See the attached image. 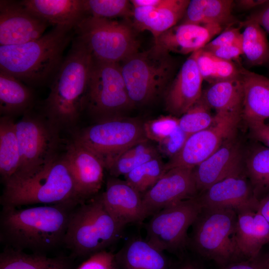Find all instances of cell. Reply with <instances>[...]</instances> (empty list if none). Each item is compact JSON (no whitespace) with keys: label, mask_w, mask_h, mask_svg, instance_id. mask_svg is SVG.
Masks as SVG:
<instances>
[{"label":"cell","mask_w":269,"mask_h":269,"mask_svg":"<svg viewBox=\"0 0 269 269\" xmlns=\"http://www.w3.org/2000/svg\"><path fill=\"white\" fill-rule=\"evenodd\" d=\"M207 51L220 59L229 61H237L238 64H240V58L241 56L243 55L241 38L234 43L219 47Z\"/></svg>","instance_id":"44"},{"label":"cell","mask_w":269,"mask_h":269,"mask_svg":"<svg viewBox=\"0 0 269 269\" xmlns=\"http://www.w3.org/2000/svg\"><path fill=\"white\" fill-rule=\"evenodd\" d=\"M111 269H119L118 267V265L116 263V262H115L114 265H113L112 268Z\"/></svg>","instance_id":"51"},{"label":"cell","mask_w":269,"mask_h":269,"mask_svg":"<svg viewBox=\"0 0 269 269\" xmlns=\"http://www.w3.org/2000/svg\"><path fill=\"white\" fill-rule=\"evenodd\" d=\"M122 229L107 210L100 194L71 211L63 243L76 256H91L113 244Z\"/></svg>","instance_id":"5"},{"label":"cell","mask_w":269,"mask_h":269,"mask_svg":"<svg viewBox=\"0 0 269 269\" xmlns=\"http://www.w3.org/2000/svg\"><path fill=\"white\" fill-rule=\"evenodd\" d=\"M129 97L135 105L153 101L170 84L176 62L170 53L153 46L137 52L120 65Z\"/></svg>","instance_id":"6"},{"label":"cell","mask_w":269,"mask_h":269,"mask_svg":"<svg viewBox=\"0 0 269 269\" xmlns=\"http://www.w3.org/2000/svg\"><path fill=\"white\" fill-rule=\"evenodd\" d=\"M74 208L58 205L26 208L2 206L0 240L6 247L42 253L63 241L71 211Z\"/></svg>","instance_id":"1"},{"label":"cell","mask_w":269,"mask_h":269,"mask_svg":"<svg viewBox=\"0 0 269 269\" xmlns=\"http://www.w3.org/2000/svg\"><path fill=\"white\" fill-rule=\"evenodd\" d=\"M176 269H200L198 267L192 265V264H186L179 267V268Z\"/></svg>","instance_id":"50"},{"label":"cell","mask_w":269,"mask_h":269,"mask_svg":"<svg viewBox=\"0 0 269 269\" xmlns=\"http://www.w3.org/2000/svg\"><path fill=\"white\" fill-rule=\"evenodd\" d=\"M74 138L97 153L102 159L148 139L144 123L125 116L97 121L79 132Z\"/></svg>","instance_id":"12"},{"label":"cell","mask_w":269,"mask_h":269,"mask_svg":"<svg viewBox=\"0 0 269 269\" xmlns=\"http://www.w3.org/2000/svg\"><path fill=\"white\" fill-rule=\"evenodd\" d=\"M178 125L179 119L170 115L144 123V129L148 139L158 143L172 133Z\"/></svg>","instance_id":"39"},{"label":"cell","mask_w":269,"mask_h":269,"mask_svg":"<svg viewBox=\"0 0 269 269\" xmlns=\"http://www.w3.org/2000/svg\"><path fill=\"white\" fill-rule=\"evenodd\" d=\"M189 0H162L152 7H133V26L151 33L154 39L182 19Z\"/></svg>","instance_id":"23"},{"label":"cell","mask_w":269,"mask_h":269,"mask_svg":"<svg viewBox=\"0 0 269 269\" xmlns=\"http://www.w3.org/2000/svg\"><path fill=\"white\" fill-rule=\"evenodd\" d=\"M0 269H71V267L62 256L49 257L5 247L0 254Z\"/></svg>","instance_id":"31"},{"label":"cell","mask_w":269,"mask_h":269,"mask_svg":"<svg viewBox=\"0 0 269 269\" xmlns=\"http://www.w3.org/2000/svg\"><path fill=\"white\" fill-rule=\"evenodd\" d=\"M20 152L13 118H0V175L4 183L16 172L20 164Z\"/></svg>","instance_id":"32"},{"label":"cell","mask_w":269,"mask_h":269,"mask_svg":"<svg viewBox=\"0 0 269 269\" xmlns=\"http://www.w3.org/2000/svg\"><path fill=\"white\" fill-rule=\"evenodd\" d=\"M202 209L197 197L155 213L146 225V241L161 252L182 250L188 242L187 231Z\"/></svg>","instance_id":"11"},{"label":"cell","mask_w":269,"mask_h":269,"mask_svg":"<svg viewBox=\"0 0 269 269\" xmlns=\"http://www.w3.org/2000/svg\"><path fill=\"white\" fill-rule=\"evenodd\" d=\"M197 51L183 63L165 92L166 110L177 118L184 114L202 95L203 79L196 62Z\"/></svg>","instance_id":"19"},{"label":"cell","mask_w":269,"mask_h":269,"mask_svg":"<svg viewBox=\"0 0 269 269\" xmlns=\"http://www.w3.org/2000/svg\"><path fill=\"white\" fill-rule=\"evenodd\" d=\"M74 34L71 28L56 26L37 39L19 45L0 46V70L30 87L51 83Z\"/></svg>","instance_id":"2"},{"label":"cell","mask_w":269,"mask_h":269,"mask_svg":"<svg viewBox=\"0 0 269 269\" xmlns=\"http://www.w3.org/2000/svg\"><path fill=\"white\" fill-rule=\"evenodd\" d=\"M189 136L178 125L172 133L158 142V150L170 159L181 150Z\"/></svg>","instance_id":"40"},{"label":"cell","mask_w":269,"mask_h":269,"mask_svg":"<svg viewBox=\"0 0 269 269\" xmlns=\"http://www.w3.org/2000/svg\"><path fill=\"white\" fill-rule=\"evenodd\" d=\"M34 95L30 87L0 70V114L13 118L32 110Z\"/></svg>","instance_id":"26"},{"label":"cell","mask_w":269,"mask_h":269,"mask_svg":"<svg viewBox=\"0 0 269 269\" xmlns=\"http://www.w3.org/2000/svg\"><path fill=\"white\" fill-rule=\"evenodd\" d=\"M49 24L20 2L0 0V46L28 42L42 36Z\"/></svg>","instance_id":"17"},{"label":"cell","mask_w":269,"mask_h":269,"mask_svg":"<svg viewBox=\"0 0 269 269\" xmlns=\"http://www.w3.org/2000/svg\"><path fill=\"white\" fill-rule=\"evenodd\" d=\"M223 29L219 24L179 23L154 39V45L168 53L188 54L203 49Z\"/></svg>","instance_id":"21"},{"label":"cell","mask_w":269,"mask_h":269,"mask_svg":"<svg viewBox=\"0 0 269 269\" xmlns=\"http://www.w3.org/2000/svg\"><path fill=\"white\" fill-rule=\"evenodd\" d=\"M235 243L241 260L254 258L269 243V223L257 210L245 208L236 211Z\"/></svg>","instance_id":"22"},{"label":"cell","mask_w":269,"mask_h":269,"mask_svg":"<svg viewBox=\"0 0 269 269\" xmlns=\"http://www.w3.org/2000/svg\"><path fill=\"white\" fill-rule=\"evenodd\" d=\"M193 168L170 169L143 193L142 202L145 218L166 207L198 195Z\"/></svg>","instance_id":"14"},{"label":"cell","mask_w":269,"mask_h":269,"mask_svg":"<svg viewBox=\"0 0 269 269\" xmlns=\"http://www.w3.org/2000/svg\"><path fill=\"white\" fill-rule=\"evenodd\" d=\"M30 11L54 26L73 30L88 14L84 0H22Z\"/></svg>","instance_id":"24"},{"label":"cell","mask_w":269,"mask_h":269,"mask_svg":"<svg viewBox=\"0 0 269 269\" xmlns=\"http://www.w3.org/2000/svg\"><path fill=\"white\" fill-rule=\"evenodd\" d=\"M241 113L216 114L208 128L190 135L181 150L165 163V172L175 167L194 168L237 134Z\"/></svg>","instance_id":"13"},{"label":"cell","mask_w":269,"mask_h":269,"mask_svg":"<svg viewBox=\"0 0 269 269\" xmlns=\"http://www.w3.org/2000/svg\"><path fill=\"white\" fill-rule=\"evenodd\" d=\"M84 201L95 196L101 188L105 169L101 157L74 138L62 156Z\"/></svg>","instance_id":"15"},{"label":"cell","mask_w":269,"mask_h":269,"mask_svg":"<svg viewBox=\"0 0 269 269\" xmlns=\"http://www.w3.org/2000/svg\"><path fill=\"white\" fill-rule=\"evenodd\" d=\"M134 28L126 22L88 15L74 30L93 59L119 63L138 51Z\"/></svg>","instance_id":"8"},{"label":"cell","mask_w":269,"mask_h":269,"mask_svg":"<svg viewBox=\"0 0 269 269\" xmlns=\"http://www.w3.org/2000/svg\"><path fill=\"white\" fill-rule=\"evenodd\" d=\"M250 134L256 142L269 148V124L266 122L252 121L246 123Z\"/></svg>","instance_id":"45"},{"label":"cell","mask_w":269,"mask_h":269,"mask_svg":"<svg viewBox=\"0 0 269 269\" xmlns=\"http://www.w3.org/2000/svg\"><path fill=\"white\" fill-rule=\"evenodd\" d=\"M211 109L201 96L179 119V127L189 135L208 128L215 122Z\"/></svg>","instance_id":"37"},{"label":"cell","mask_w":269,"mask_h":269,"mask_svg":"<svg viewBox=\"0 0 269 269\" xmlns=\"http://www.w3.org/2000/svg\"><path fill=\"white\" fill-rule=\"evenodd\" d=\"M246 20L257 22L269 34V0L256 8Z\"/></svg>","instance_id":"46"},{"label":"cell","mask_w":269,"mask_h":269,"mask_svg":"<svg viewBox=\"0 0 269 269\" xmlns=\"http://www.w3.org/2000/svg\"><path fill=\"white\" fill-rule=\"evenodd\" d=\"M162 0H131L133 7H152L160 4Z\"/></svg>","instance_id":"49"},{"label":"cell","mask_w":269,"mask_h":269,"mask_svg":"<svg viewBox=\"0 0 269 269\" xmlns=\"http://www.w3.org/2000/svg\"><path fill=\"white\" fill-rule=\"evenodd\" d=\"M236 210L202 208L192 225L190 243L200 256L220 267L241 260L235 243Z\"/></svg>","instance_id":"7"},{"label":"cell","mask_w":269,"mask_h":269,"mask_svg":"<svg viewBox=\"0 0 269 269\" xmlns=\"http://www.w3.org/2000/svg\"><path fill=\"white\" fill-rule=\"evenodd\" d=\"M15 128L20 159L10 178L29 176L58 156L61 130L43 113L26 112L15 123Z\"/></svg>","instance_id":"9"},{"label":"cell","mask_w":269,"mask_h":269,"mask_svg":"<svg viewBox=\"0 0 269 269\" xmlns=\"http://www.w3.org/2000/svg\"><path fill=\"white\" fill-rule=\"evenodd\" d=\"M245 151L237 134L193 168L198 193L244 168Z\"/></svg>","instance_id":"18"},{"label":"cell","mask_w":269,"mask_h":269,"mask_svg":"<svg viewBox=\"0 0 269 269\" xmlns=\"http://www.w3.org/2000/svg\"><path fill=\"white\" fill-rule=\"evenodd\" d=\"M244 168L259 201L269 193V148L257 142L245 151Z\"/></svg>","instance_id":"33"},{"label":"cell","mask_w":269,"mask_h":269,"mask_svg":"<svg viewBox=\"0 0 269 269\" xmlns=\"http://www.w3.org/2000/svg\"><path fill=\"white\" fill-rule=\"evenodd\" d=\"M93 57L76 37L52 82L43 114L60 130L74 126L86 108Z\"/></svg>","instance_id":"3"},{"label":"cell","mask_w":269,"mask_h":269,"mask_svg":"<svg viewBox=\"0 0 269 269\" xmlns=\"http://www.w3.org/2000/svg\"><path fill=\"white\" fill-rule=\"evenodd\" d=\"M115 262V255L105 250L90 256L77 269H111Z\"/></svg>","instance_id":"42"},{"label":"cell","mask_w":269,"mask_h":269,"mask_svg":"<svg viewBox=\"0 0 269 269\" xmlns=\"http://www.w3.org/2000/svg\"><path fill=\"white\" fill-rule=\"evenodd\" d=\"M266 121H268V123L269 124V119H268V120H267V121H266L265 122H266Z\"/></svg>","instance_id":"53"},{"label":"cell","mask_w":269,"mask_h":269,"mask_svg":"<svg viewBox=\"0 0 269 269\" xmlns=\"http://www.w3.org/2000/svg\"><path fill=\"white\" fill-rule=\"evenodd\" d=\"M134 106L119 63L93 58L86 108L90 113L99 121L124 116Z\"/></svg>","instance_id":"10"},{"label":"cell","mask_w":269,"mask_h":269,"mask_svg":"<svg viewBox=\"0 0 269 269\" xmlns=\"http://www.w3.org/2000/svg\"><path fill=\"white\" fill-rule=\"evenodd\" d=\"M202 96L216 114L241 113L244 98L241 77L210 84Z\"/></svg>","instance_id":"29"},{"label":"cell","mask_w":269,"mask_h":269,"mask_svg":"<svg viewBox=\"0 0 269 269\" xmlns=\"http://www.w3.org/2000/svg\"><path fill=\"white\" fill-rule=\"evenodd\" d=\"M234 1L191 0L180 23L231 25Z\"/></svg>","instance_id":"27"},{"label":"cell","mask_w":269,"mask_h":269,"mask_svg":"<svg viewBox=\"0 0 269 269\" xmlns=\"http://www.w3.org/2000/svg\"><path fill=\"white\" fill-rule=\"evenodd\" d=\"M4 184L2 206L58 205L75 208L84 202L62 156H58L40 170L24 178H10Z\"/></svg>","instance_id":"4"},{"label":"cell","mask_w":269,"mask_h":269,"mask_svg":"<svg viewBox=\"0 0 269 269\" xmlns=\"http://www.w3.org/2000/svg\"><path fill=\"white\" fill-rule=\"evenodd\" d=\"M165 173V163L159 156L138 166L124 176L125 180L141 194L153 186Z\"/></svg>","instance_id":"36"},{"label":"cell","mask_w":269,"mask_h":269,"mask_svg":"<svg viewBox=\"0 0 269 269\" xmlns=\"http://www.w3.org/2000/svg\"><path fill=\"white\" fill-rule=\"evenodd\" d=\"M115 257L123 269H168L162 252L146 240L130 241Z\"/></svg>","instance_id":"28"},{"label":"cell","mask_w":269,"mask_h":269,"mask_svg":"<svg viewBox=\"0 0 269 269\" xmlns=\"http://www.w3.org/2000/svg\"><path fill=\"white\" fill-rule=\"evenodd\" d=\"M197 197L202 208L258 210L259 201L245 168L214 183Z\"/></svg>","instance_id":"16"},{"label":"cell","mask_w":269,"mask_h":269,"mask_svg":"<svg viewBox=\"0 0 269 269\" xmlns=\"http://www.w3.org/2000/svg\"><path fill=\"white\" fill-rule=\"evenodd\" d=\"M101 195L107 210L123 228L145 219L141 194L125 180L110 176Z\"/></svg>","instance_id":"20"},{"label":"cell","mask_w":269,"mask_h":269,"mask_svg":"<svg viewBox=\"0 0 269 269\" xmlns=\"http://www.w3.org/2000/svg\"><path fill=\"white\" fill-rule=\"evenodd\" d=\"M229 25L215 38L211 40L202 49L209 51L216 48L231 44L237 42L241 38L240 25L235 27Z\"/></svg>","instance_id":"41"},{"label":"cell","mask_w":269,"mask_h":269,"mask_svg":"<svg viewBox=\"0 0 269 269\" xmlns=\"http://www.w3.org/2000/svg\"><path fill=\"white\" fill-rule=\"evenodd\" d=\"M243 55L250 66L267 64L269 61V42L267 32L257 22L246 20L240 24Z\"/></svg>","instance_id":"34"},{"label":"cell","mask_w":269,"mask_h":269,"mask_svg":"<svg viewBox=\"0 0 269 269\" xmlns=\"http://www.w3.org/2000/svg\"><path fill=\"white\" fill-rule=\"evenodd\" d=\"M196 62L203 80L210 84L240 76L241 64L220 59L202 49L197 51Z\"/></svg>","instance_id":"35"},{"label":"cell","mask_w":269,"mask_h":269,"mask_svg":"<svg viewBox=\"0 0 269 269\" xmlns=\"http://www.w3.org/2000/svg\"><path fill=\"white\" fill-rule=\"evenodd\" d=\"M268 0H238L234 1L238 8L248 10L257 8L266 2Z\"/></svg>","instance_id":"47"},{"label":"cell","mask_w":269,"mask_h":269,"mask_svg":"<svg viewBox=\"0 0 269 269\" xmlns=\"http://www.w3.org/2000/svg\"><path fill=\"white\" fill-rule=\"evenodd\" d=\"M243 85L242 118L245 122L269 119V78L240 67Z\"/></svg>","instance_id":"25"},{"label":"cell","mask_w":269,"mask_h":269,"mask_svg":"<svg viewBox=\"0 0 269 269\" xmlns=\"http://www.w3.org/2000/svg\"><path fill=\"white\" fill-rule=\"evenodd\" d=\"M258 211L269 223V193L259 201Z\"/></svg>","instance_id":"48"},{"label":"cell","mask_w":269,"mask_h":269,"mask_svg":"<svg viewBox=\"0 0 269 269\" xmlns=\"http://www.w3.org/2000/svg\"><path fill=\"white\" fill-rule=\"evenodd\" d=\"M267 64L268 65L269 68V62L267 63Z\"/></svg>","instance_id":"54"},{"label":"cell","mask_w":269,"mask_h":269,"mask_svg":"<svg viewBox=\"0 0 269 269\" xmlns=\"http://www.w3.org/2000/svg\"><path fill=\"white\" fill-rule=\"evenodd\" d=\"M160 156L148 139L136 143L124 151L102 160L111 176L126 175L142 164Z\"/></svg>","instance_id":"30"},{"label":"cell","mask_w":269,"mask_h":269,"mask_svg":"<svg viewBox=\"0 0 269 269\" xmlns=\"http://www.w3.org/2000/svg\"><path fill=\"white\" fill-rule=\"evenodd\" d=\"M267 269H269V256H268V265H267Z\"/></svg>","instance_id":"52"},{"label":"cell","mask_w":269,"mask_h":269,"mask_svg":"<svg viewBox=\"0 0 269 269\" xmlns=\"http://www.w3.org/2000/svg\"><path fill=\"white\" fill-rule=\"evenodd\" d=\"M269 254L261 252L256 257L234 262L221 269H267Z\"/></svg>","instance_id":"43"},{"label":"cell","mask_w":269,"mask_h":269,"mask_svg":"<svg viewBox=\"0 0 269 269\" xmlns=\"http://www.w3.org/2000/svg\"><path fill=\"white\" fill-rule=\"evenodd\" d=\"M88 15L113 19L133 15V7L128 0H84Z\"/></svg>","instance_id":"38"}]
</instances>
